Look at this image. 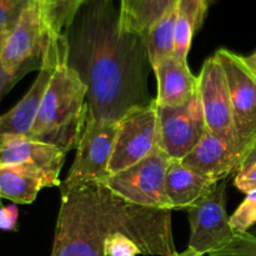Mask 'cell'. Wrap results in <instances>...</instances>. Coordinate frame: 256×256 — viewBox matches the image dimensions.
Listing matches in <instances>:
<instances>
[{
  "label": "cell",
  "instance_id": "7a4b0ae2",
  "mask_svg": "<svg viewBox=\"0 0 256 256\" xmlns=\"http://www.w3.org/2000/svg\"><path fill=\"white\" fill-rule=\"evenodd\" d=\"M112 232L132 238L144 255L176 254L172 210L132 204L102 184L78 188L62 196L52 256H105Z\"/></svg>",
  "mask_w": 256,
  "mask_h": 256
},
{
  "label": "cell",
  "instance_id": "7402d4cb",
  "mask_svg": "<svg viewBox=\"0 0 256 256\" xmlns=\"http://www.w3.org/2000/svg\"><path fill=\"white\" fill-rule=\"evenodd\" d=\"M256 222V190L246 194L244 202L230 216V225L236 234L248 232Z\"/></svg>",
  "mask_w": 256,
  "mask_h": 256
},
{
  "label": "cell",
  "instance_id": "5bb4252c",
  "mask_svg": "<svg viewBox=\"0 0 256 256\" xmlns=\"http://www.w3.org/2000/svg\"><path fill=\"white\" fill-rule=\"evenodd\" d=\"M152 70L158 82L155 102L159 106H182L199 90V79L192 72L188 62H182L175 55L160 60Z\"/></svg>",
  "mask_w": 256,
  "mask_h": 256
},
{
  "label": "cell",
  "instance_id": "83f0119b",
  "mask_svg": "<svg viewBox=\"0 0 256 256\" xmlns=\"http://www.w3.org/2000/svg\"><path fill=\"white\" fill-rule=\"evenodd\" d=\"M22 79L20 76H15V75L9 74L5 72L2 66H0V102H2V96L16 84L19 80Z\"/></svg>",
  "mask_w": 256,
  "mask_h": 256
},
{
  "label": "cell",
  "instance_id": "4fadbf2b",
  "mask_svg": "<svg viewBox=\"0 0 256 256\" xmlns=\"http://www.w3.org/2000/svg\"><path fill=\"white\" fill-rule=\"evenodd\" d=\"M182 162L205 179L219 182L239 172L242 156L234 142L208 129Z\"/></svg>",
  "mask_w": 256,
  "mask_h": 256
},
{
  "label": "cell",
  "instance_id": "5b68a950",
  "mask_svg": "<svg viewBox=\"0 0 256 256\" xmlns=\"http://www.w3.org/2000/svg\"><path fill=\"white\" fill-rule=\"evenodd\" d=\"M118 129L119 122H98L86 118L75 160L59 186L62 196L78 188L98 184L109 176V164Z\"/></svg>",
  "mask_w": 256,
  "mask_h": 256
},
{
  "label": "cell",
  "instance_id": "ac0fdd59",
  "mask_svg": "<svg viewBox=\"0 0 256 256\" xmlns=\"http://www.w3.org/2000/svg\"><path fill=\"white\" fill-rule=\"evenodd\" d=\"M179 0H126L119 5L122 30L142 36Z\"/></svg>",
  "mask_w": 256,
  "mask_h": 256
},
{
  "label": "cell",
  "instance_id": "f546056e",
  "mask_svg": "<svg viewBox=\"0 0 256 256\" xmlns=\"http://www.w3.org/2000/svg\"><path fill=\"white\" fill-rule=\"evenodd\" d=\"M172 256H204V255H202V254H200V252H195V250L192 249V248H188V249L185 250V252H176V254H174Z\"/></svg>",
  "mask_w": 256,
  "mask_h": 256
},
{
  "label": "cell",
  "instance_id": "cb8c5ba5",
  "mask_svg": "<svg viewBox=\"0 0 256 256\" xmlns=\"http://www.w3.org/2000/svg\"><path fill=\"white\" fill-rule=\"evenodd\" d=\"M209 256H256V238L249 232L236 234L229 244Z\"/></svg>",
  "mask_w": 256,
  "mask_h": 256
},
{
  "label": "cell",
  "instance_id": "d6986e66",
  "mask_svg": "<svg viewBox=\"0 0 256 256\" xmlns=\"http://www.w3.org/2000/svg\"><path fill=\"white\" fill-rule=\"evenodd\" d=\"M208 9L206 0H179L175 22L174 55L182 62H188L192 38L202 28Z\"/></svg>",
  "mask_w": 256,
  "mask_h": 256
},
{
  "label": "cell",
  "instance_id": "8d00e7d4",
  "mask_svg": "<svg viewBox=\"0 0 256 256\" xmlns=\"http://www.w3.org/2000/svg\"><path fill=\"white\" fill-rule=\"evenodd\" d=\"M0 208H2V199H0Z\"/></svg>",
  "mask_w": 256,
  "mask_h": 256
},
{
  "label": "cell",
  "instance_id": "9a60e30c",
  "mask_svg": "<svg viewBox=\"0 0 256 256\" xmlns=\"http://www.w3.org/2000/svg\"><path fill=\"white\" fill-rule=\"evenodd\" d=\"M66 152L52 144L32 139H19L0 149V165L29 164L39 168L59 186L60 172Z\"/></svg>",
  "mask_w": 256,
  "mask_h": 256
},
{
  "label": "cell",
  "instance_id": "d4e9b609",
  "mask_svg": "<svg viewBox=\"0 0 256 256\" xmlns=\"http://www.w3.org/2000/svg\"><path fill=\"white\" fill-rule=\"evenodd\" d=\"M105 256H136L142 250L136 242L122 232H112L104 244Z\"/></svg>",
  "mask_w": 256,
  "mask_h": 256
},
{
  "label": "cell",
  "instance_id": "3957f363",
  "mask_svg": "<svg viewBox=\"0 0 256 256\" xmlns=\"http://www.w3.org/2000/svg\"><path fill=\"white\" fill-rule=\"evenodd\" d=\"M68 52L66 35L62 32L54 72L29 136L65 152L78 148L88 118L86 85L68 62Z\"/></svg>",
  "mask_w": 256,
  "mask_h": 256
},
{
  "label": "cell",
  "instance_id": "e575fe53",
  "mask_svg": "<svg viewBox=\"0 0 256 256\" xmlns=\"http://www.w3.org/2000/svg\"><path fill=\"white\" fill-rule=\"evenodd\" d=\"M35 2H39V4H42V2H44L45 0H35Z\"/></svg>",
  "mask_w": 256,
  "mask_h": 256
},
{
  "label": "cell",
  "instance_id": "4316f807",
  "mask_svg": "<svg viewBox=\"0 0 256 256\" xmlns=\"http://www.w3.org/2000/svg\"><path fill=\"white\" fill-rule=\"evenodd\" d=\"M18 219H19V210L15 204L0 208V230L16 232Z\"/></svg>",
  "mask_w": 256,
  "mask_h": 256
},
{
  "label": "cell",
  "instance_id": "ffe728a7",
  "mask_svg": "<svg viewBox=\"0 0 256 256\" xmlns=\"http://www.w3.org/2000/svg\"><path fill=\"white\" fill-rule=\"evenodd\" d=\"M178 4L172 6L169 12H165L142 36L146 48L152 68L160 60L174 55Z\"/></svg>",
  "mask_w": 256,
  "mask_h": 256
},
{
  "label": "cell",
  "instance_id": "f1b7e54d",
  "mask_svg": "<svg viewBox=\"0 0 256 256\" xmlns=\"http://www.w3.org/2000/svg\"><path fill=\"white\" fill-rule=\"evenodd\" d=\"M252 164H256V142L252 145V149L248 152V154L245 155L244 160H242V166H240V170L245 169V168L250 166V165H252Z\"/></svg>",
  "mask_w": 256,
  "mask_h": 256
},
{
  "label": "cell",
  "instance_id": "d590c367",
  "mask_svg": "<svg viewBox=\"0 0 256 256\" xmlns=\"http://www.w3.org/2000/svg\"><path fill=\"white\" fill-rule=\"evenodd\" d=\"M125 2H126V0H120V4H124Z\"/></svg>",
  "mask_w": 256,
  "mask_h": 256
},
{
  "label": "cell",
  "instance_id": "1f68e13d",
  "mask_svg": "<svg viewBox=\"0 0 256 256\" xmlns=\"http://www.w3.org/2000/svg\"><path fill=\"white\" fill-rule=\"evenodd\" d=\"M9 35V34H8ZM6 34H0V58H2V48H4L5 42H6Z\"/></svg>",
  "mask_w": 256,
  "mask_h": 256
},
{
  "label": "cell",
  "instance_id": "2e32d148",
  "mask_svg": "<svg viewBox=\"0 0 256 256\" xmlns=\"http://www.w3.org/2000/svg\"><path fill=\"white\" fill-rule=\"evenodd\" d=\"M59 186L39 168L29 164L0 165V199L32 204L44 188Z\"/></svg>",
  "mask_w": 256,
  "mask_h": 256
},
{
  "label": "cell",
  "instance_id": "7c38bea8",
  "mask_svg": "<svg viewBox=\"0 0 256 256\" xmlns=\"http://www.w3.org/2000/svg\"><path fill=\"white\" fill-rule=\"evenodd\" d=\"M198 79L208 129L236 144L232 96L226 72L215 55L205 60Z\"/></svg>",
  "mask_w": 256,
  "mask_h": 256
},
{
  "label": "cell",
  "instance_id": "e0dca14e",
  "mask_svg": "<svg viewBox=\"0 0 256 256\" xmlns=\"http://www.w3.org/2000/svg\"><path fill=\"white\" fill-rule=\"evenodd\" d=\"M215 184L185 166L182 160H170L165 175V194L172 210H188Z\"/></svg>",
  "mask_w": 256,
  "mask_h": 256
},
{
  "label": "cell",
  "instance_id": "836d02e7",
  "mask_svg": "<svg viewBox=\"0 0 256 256\" xmlns=\"http://www.w3.org/2000/svg\"><path fill=\"white\" fill-rule=\"evenodd\" d=\"M250 232V234H252V235H254V236L256 238V229H254V230H252V232Z\"/></svg>",
  "mask_w": 256,
  "mask_h": 256
},
{
  "label": "cell",
  "instance_id": "8992f818",
  "mask_svg": "<svg viewBox=\"0 0 256 256\" xmlns=\"http://www.w3.org/2000/svg\"><path fill=\"white\" fill-rule=\"evenodd\" d=\"M52 34L42 16V6L34 2L8 35L0 58V66L9 74L20 78L32 70H40Z\"/></svg>",
  "mask_w": 256,
  "mask_h": 256
},
{
  "label": "cell",
  "instance_id": "277c9868",
  "mask_svg": "<svg viewBox=\"0 0 256 256\" xmlns=\"http://www.w3.org/2000/svg\"><path fill=\"white\" fill-rule=\"evenodd\" d=\"M170 160L172 158L158 148L138 164L109 175L98 184L132 204L172 212L165 194V175Z\"/></svg>",
  "mask_w": 256,
  "mask_h": 256
},
{
  "label": "cell",
  "instance_id": "d6a6232c",
  "mask_svg": "<svg viewBox=\"0 0 256 256\" xmlns=\"http://www.w3.org/2000/svg\"><path fill=\"white\" fill-rule=\"evenodd\" d=\"M215 2H216V0H206V2H208V5H209V6H210V5H212V4H214Z\"/></svg>",
  "mask_w": 256,
  "mask_h": 256
},
{
  "label": "cell",
  "instance_id": "44dd1931",
  "mask_svg": "<svg viewBox=\"0 0 256 256\" xmlns=\"http://www.w3.org/2000/svg\"><path fill=\"white\" fill-rule=\"evenodd\" d=\"M89 0H45L40 4L45 22L52 32L62 34L69 29L82 5Z\"/></svg>",
  "mask_w": 256,
  "mask_h": 256
},
{
  "label": "cell",
  "instance_id": "30bf717a",
  "mask_svg": "<svg viewBox=\"0 0 256 256\" xmlns=\"http://www.w3.org/2000/svg\"><path fill=\"white\" fill-rule=\"evenodd\" d=\"M158 129L159 148L172 159L182 160L192 152L208 130L199 90L182 106L158 105Z\"/></svg>",
  "mask_w": 256,
  "mask_h": 256
},
{
  "label": "cell",
  "instance_id": "8fae6325",
  "mask_svg": "<svg viewBox=\"0 0 256 256\" xmlns=\"http://www.w3.org/2000/svg\"><path fill=\"white\" fill-rule=\"evenodd\" d=\"M60 35L52 32L44 64L24 98L12 110L0 115V149L15 140L29 139L45 90L54 72Z\"/></svg>",
  "mask_w": 256,
  "mask_h": 256
},
{
  "label": "cell",
  "instance_id": "ba28073f",
  "mask_svg": "<svg viewBox=\"0 0 256 256\" xmlns=\"http://www.w3.org/2000/svg\"><path fill=\"white\" fill-rule=\"evenodd\" d=\"M225 189L226 179L216 182L186 210L190 224L188 248L202 255L222 249L236 236L225 209Z\"/></svg>",
  "mask_w": 256,
  "mask_h": 256
},
{
  "label": "cell",
  "instance_id": "9c48e42d",
  "mask_svg": "<svg viewBox=\"0 0 256 256\" xmlns=\"http://www.w3.org/2000/svg\"><path fill=\"white\" fill-rule=\"evenodd\" d=\"M158 148V105L154 99L146 106L132 109L119 122L109 175L138 164Z\"/></svg>",
  "mask_w": 256,
  "mask_h": 256
},
{
  "label": "cell",
  "instance_id": "484cf974",
  "mask_svg": "<svg viewBox=\"0 0 256 256\" xmlns=\"http://www.w3.org/2000/svg\"><path fill=\"white\" fill-rule=\"evenodd\" d=\"M234 184L236 189L244 194H249L256 190V164L240 170L235 175Z\"/></svg>",
  "mask_w": 256,
  "mask_h": 256
},
{
  "label": "cell",
  "instance_id": "4dcf8cb0",
  "mask_svg": "<svg viewBox=\"0 0 256 256\" xmlns=\"http://www.w3.org/2000/svg\"><path fill=\"white\" fill-rule=\"evenodd\" d=\"M245 62H248V65L254 70V72L256 74V52L254 54L250 55V56H245Z\"/></svg>",
  "mask_w": 256,
  "mask_h": 256
},
{
  "label": "cell",
  "instance_id": "603a6c76",
  "mask_svg": "<svg viewBox=\"0 0 256 256\" xmlns=\"http://www.w3.org/2000/svg\"><path fill=\"white\" fill-rule=\"evenodd\" d=\"M34 2L35 0H0V34H10L25 10Z\"/></svg>",
  "mask_w": 256,
  "mask_h": 256
},
{
  "label": "cell",
  "instance_id": "6da1fadb",
  "mask_svg": "<svg viewBox=\"0 0 256 256\" xmlns=\"http://www.w3.org/2000/svg\"><path fill=\"white\" fill-rule=\"evenodd\" d=\"M68 62L86 85L88 119L120 122L154 99L148 92L144 40L122 30L112 0H89L65 32Z\"/></svg>",
  "mask_w": 256,
  "mask_h": 256
},
{
  "label": "cell",
  "instance_id": "52a82bcc",
  "mask_svg": "<svg viewBox=\"0 0 256 256\" xmlns=\"http://www.w3.org/2000/svg\"><path fill=\"white\" fill-rule=\"evenodd\" d=\"M226 72L232 96L236 145L242 160L256 142V74L245 56L228 49L215 52Z\"/></svg>",
  "mask_w": 256,
  "mask_h": 256
}]
</instances>
